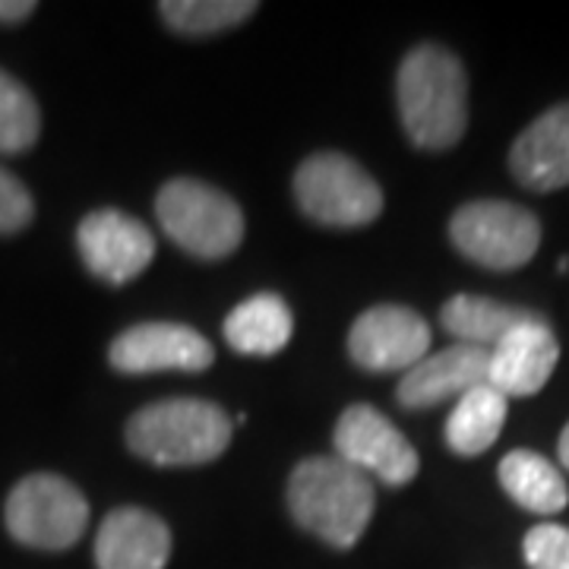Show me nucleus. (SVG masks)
Wrapping results in <instances>:
<instances>
[{"label":"nucleus","mask_w":569,"mask_h":569,"mask_svg":"<svg viewBox=\"0 0 569 569\" xmlns=\"http://www.w3.org/2000/svg\"><path fill=\"white\" fill-rule=\"evenodd\" d=\"M396 102L408 140L418 149H452L468 127L466 67L443 44L425 41L411 48L399 63Z\"/></svg>","instance_id":"f257e3e1"},{"label":"nucleus","mask_w":569,"mask_h":569,"mask_svg":"<svg viewBox=\"0 0 569 569\" xmlns=\"http://www.w3.org/2000/svg\"><path fill=\"white\" fill-rule=\"evenodd\" d=\"M373 485L339 456H313L288 478L291 519L329 548L351 550L373 516Z\"/></svg>","instance_id":"f03ea898"},{"label":"nucleus","mask_w":569,"mask_h":569,"mask_svg":"<svg viewBox=\"0 0 569 569\" xmlns=\"http://www.w3.org/2000/svg\"><path fill=\"white\" fill-rule=\"evenodd\" d=\"M231 443V418L206 399H162L127 421V447L162 468L216 462Z\"/></svg>","instance_id":"7ed1b4c3"},{"label":"nucleus","mask_w":569,"mask_h":569,"mask_svg":"<svg viewBox=\"0 0 569 569\" xmlns=\"http://www.w3.org/2000/svg\"><path fill=\"white\" fill-rule=\"evenodd\" d=\"M162 231L197 260H224L244 241V212L219 187L174 178L156 197Z\"/></svg>","instance_id":"20e7f679"},{"label":"nucleus","mask_w":569,"mask_h":569,"mask_svg":"<svg viewBox=\"0 0 569 569\" xmlns=\"http://www.w3.org/2000/svg\"><path fill=\"white\" fill-rule=\"evenodd\" d=\"M3 522L26 548L70 550L86 535L89 500L61 475L36 471L10 490Z\"/></svg>","instance_id":"39448f33"},{"label":"nucleus","mask_w":569,"mask_h":569,"mask_svg":"<svg viewBox=\"0 0 569 569\" xmlns=\"http://www.w3.org/2000/svg\"><path fill=\"white\" fill-rule=\"evenodd\" d=\"M295 200L307 219L329 228H361L383 212V190L355 159L317 152L295 174Z\"/></svg>","instance_id":"423d86ee"},{"label":"nucleus","mask_w":569,"mask_h":569,"mask_svg":"<svg viewBox=\"0 0 569 569\" xmlns=\"http://www.w3.org/2000/svg\"><path fill=\"white\" fill-rule=\"evenodd\" d=\"M449 241L471 263L509 272L526 266L541 247V222L526 206L475 200L449 219Z\"/></svg>","instance_id":"0eeeda50"},{"label":"nucleus","mask_w":569,"mask_h":569,"mask_svg":"<svg viewBox=\"0 0 569 569\" xmlns=\"http://www.w3.org/2000/svg\"><path fill=\"white\" fill-rule=\"evenodd\" d=\"M332 443L342 462L365 471L367 478L370 475L380 478L389 488L408 485L421 468L418 449L411 447L406 433L373 406L346 408L336 425Z\"/></svg>","instance_id":"6e6552de"},{"label":"nucleus","mask_w":569,"mask_h":569,"mask_svg":"<svg viewBox=\"0 0 569 569\" xmlns=\"http://www.w3.org/2000/svg\"><path fill=\"white\" fill-rule=\"evenodd\" d=\"M427 348H430V326L411 307H370L351 323L348 332L351 361L370 373L411 370L418 361H425Z\"/></svg>","instance_id":"1a4fd4ad"},{"label":"nucleus","mask_w":569,"mask_h":569,"mask_svg":"<svg viewBox=\"0 0 569 569\" xmlns=\"http://www.w3.org/2000/svg\"><path fill=\"white\" fill-rule=\"evenodd\" d=\"M77 247L86 269L108 284L133 282L156 257L152 231L121 209L89 212L77 228Z\"/></svg>","instance_id":"9d476101"},{"label":"nucleus","mask_w":569,"mask_h":569,"mask_svg":"<svg viewBox=\"0 0 569 569\" xmlns=\"http://www.w3.org/2000/svg\"><path fill=\"white\" fill-rule=\"evenodd\" d=\"M108 361L121 373H200L216 361V348L197 332L193 326L183 323H137L123 329L121 336L108 348Z\"/></svg>","instance_id":"9b49d317"},{"label":"nucleus","mask_w":569,"mask_h":569,"mask_svg":"<svg viewBox=\"0 0 569 569\" xmlns=\"http://www.w3.org/2000/svg\"><path fill=\"white\" fill-rule=\"evenodd\" d=\"M557 361H560V342L548 320L538 313L490 348L488 383L507 399L509 396L526 399L548 387Z\"/></svg>","instance_id":"f8f14e48"},{"label":"nucleus","mask_w":569,"mask_h":569,"mask_svg":"<svg viewBox=\"0 0 569 569\" xmlns=\"http://www.w3.org/2000/svg\"><path fill=\"white\" fill-rule=\"evenodd\" d=\"M488 367L490 348L456 342L437 355H427L425 361L406 370L396 389V399L399 406L411 411L433 408L449 399H462L466 392L488 383Z\"/></svg>","instance_id":"ddd939ff"},{"label":"nucleus","mask_w":569,"mask_h":569,"mask_svg":"<svg viewBox=\"0 0 569 569\" xmlns=\"http://www.w3.org/2000/svg\"><path fill=\"white\" fill-rule=\"evenodd\" d=\"M509 171L535 193L569 187V102L548 108L516 137L509 149Z\"/></svg>","instance_id":"4468645a"},{"label":"nucleus","mask_w":569,"mask_h":569,"mask_svg":"<svg viewBox=\"0 0 569 569\" xmlns=\"http://www.w3.org/2000/svg\"><path fill=\"white\" fill-rule=\"evenodd\" d=\"M171 560V529L156 512L121 507L104 516L96 535L99 569H164Z\"/></svg>","instance_id":"2eb2a0df"},{"label":"nucleus","mask_w":569,"mask_h":569,"mask_svg":"<svg viewBox=\"0 0 569 569\" xmlns=\"http://www.w3.org/2000/svg\"><path fill=\"white\" fill-rule=\"evenodd\" d=\"M291 336H295L291 307L272 291L247 298L224 317V339L241 355H253V358L279 355L291 342Z\"/></svg>","instance_id":"dca6fc26"},{"label":"nucleus","mask_w":569,"mask_h":569,"mask_svg":"<svg viewBox=\"0 0 569 569\" xmlns=\"http://www.w3.org/2000/svg\"><path fill=\"white\" fill-rule=\"evenodd\" d=\"M500 485L509 497L522 509H529L535 516H557L569 503V488L560 475V468H553L531 449H512L503 456V462L497 468Z\"/></svg>","instance_id":"f3484780"},{"label":"nucleus","mask_w":569,"mask_h":569,"mask_svg":"<svg viewBox=\"0 0 569 569\" xmlns=\"http://www.w3.org/2000/svg\"><path fill=\"white\" fill-rule=\"evenodd\" d=\"M531 317L538 313L526 307L493 301V298H481V295H456L440 310V323L449 336L478 348H493L516 326L529 323Z\"/></svg>","instance_id":"a211bd4d"},{"label":"nucleus","mask_w":569,"mask_h":569,"mask_svg":"<svg viewBox=\"0 0 569 569\" xmlns=\"http://www.w3.org/2000/svg\"><path fill=\"white\" fill-rule=\"evenodd\" d=\"M509 399L503 392L485 383V387L471 389L462 399H456V408L447 418V447L456 456H481L488 452L500 430L507 425Z\"/></svg>","instance_id":"6ab92c4d"},{"label":"nucleus","mask_w":569,"mask_h":569,"mask_svg":"<svg viewBox=\"0 0 569 569\" xmlns=\"http://www.w3.org/2000/svg\"><path fill=\"white\" fill-rule=\"evenodd\" d=\"M260 10L253 0H164L159 3L162 20L181 36H216L234 29Z\"/></svg>","instance_id":"aec40b11"},{"label":"nucleus","mask_w":569,"mask_h":569,"mask_svg":"<svg viewBox=\"0 0 569 569\" xmlns=\"http://www.w3.org/2000/svg\"><path fill=\"white\" fill-rule=\"evenodd\" d=\"M39 133L41 111L36 96L17 77L0 70V152H26L36 146Z\"/></svg>","instance_id":"412c9836"},{"label":"nucleus","mask_w":569,"mask_h":569,"mask_svg":"<svg viewBox=\"0 0 569 569\" xmlns=\"http://www.w3.org/2000/svg\"><path fill=\"white\" fill-rule=\"evenodd\" d=\"M522 557L529 569H569V529L557 522H541L526 535Z\"/></svg>","instance_id":"4be33fe9"},{"label":"nucleus","mask_w":569,"mask_h":569,"mask_svg":"<svg viewBox=\"0 0 569 569\" xmlns=\"http://www.w3.org/2000/svg\"><path fill=\"white\" fill-rule=\"evenodd\" d=\"M32 216H36L32 193L13 171L0 164V234H17L32 222Z\"/></svg>","instance_id":"5701e85b"},{"label":"nucleus","mask_w":569,"mask_h":569,"mask_svg":"<svg viewBox=\"0 0 569 569\" xmlns=\"http://www.w3.org/2000/svg\"><path fill=\"white\" fill-rule=\"evenodd\" d=\"M36 13L32 0H0V26H13V22L29 20Z\"/></svg>","instance_id":"b1692460"},{"label":"nucleus","mask_w":569,"mask_h":569,"mask_svg":"<svg viewBox=\"0 0 569 569\" xmlns=\"http://www.w3.org/2000/svg\"><path fill=\"white\" fill-rule=\"evenodd\" d=\"M557 456H560V466L569 468V425L560 433V443H557Z\"/></svg>","instance_id":"393cba45"}]
</instances>
